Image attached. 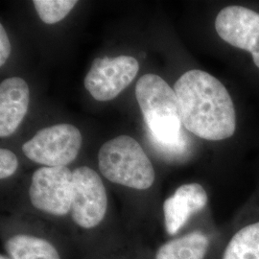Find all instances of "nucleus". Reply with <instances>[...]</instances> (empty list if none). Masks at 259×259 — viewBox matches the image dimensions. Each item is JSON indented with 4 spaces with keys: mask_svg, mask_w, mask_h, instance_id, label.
<instances>
[{
    "mask_svg": "<svg viewBox=\"0 0 259 259\" xmlns=\"http://www.w3.org/2000/svg\"><path fill=\"white\" fill-rule=\"evenodd\" d=\"M181 119L185 129L206 140L230 139L236 130L232 97L217 78L193 69L182 75L174 85Z\"/></svg>",
    "mask_w": 259,
    "mask_h": 259,
    "instance_id": "nucleus-1",
    "label": "nucleus"
},
{
    "mask_svg": "<svg viewBox=\"0 0 259 259\" xmlns=\"http://www.w3.org/2000/svg\"><path fill=\"white\" fill-rule=\"evenodd\" d=\"M136 97L151 140L176 144L185 139L176 93L161 77L143 75L136 85Z\"/></svg>",
    "mask_w": 259,
    "mask_h": 259,
    "instance_id": "nucleus-2",
    "label": "nucleus"
},
{
    "mask_svg": "<svg viewBox=\"0 0 259 259\" xmlns=\"http://www.w3.org/2000/svg\"><path fill=\"white\" fill-rule=\"evenodd\" d=\"M98 165L111 183L145 190L155 181V169L136 139L119 136L104 143L98 153Z\"/></svg>",
    "mask_w": 259,
    "mask_h": 259,
    "instance_id": "nucleus-3",
    "label": "nucleus"
},
{
    "mask_svg": "<svg viewBox=\"0 0 259 259\" xmlns=\"http://www.w3.org/2000/svg\"><path fill=\"white\" fill-rule=\"evenodd\" d=\"M81 147V132L70 124H58L39 130L22 145V152L41 165L66 166L78 156Z\"/></svg>",
    "mask_w": 259,
    "mask_h": 259,
    "instance_id": "nucleus-4",
    "label": "nucleus"
},
{
    "mask_svg": "<svg viewBox=\"0 0 259 259\" xmlns=\"http://www.w3.org/2000/svg\"><path fill=\"white\" fill-rule=\"evenodd\" d=\"M32 204L41 211L63 216L70 211L73 173L66 166L40 167L32 176L29 189Z\"/></svg>",
    "mask_w": 259,
    "mask_h": 259,
    "instance_id": "nucleus-5",
    "label": "nucleus"
},
{
    "mask_svg": "<svg viewBox=\"0 0 259 259\" xmlns=\"http://www.w3.org/2000/svg\"><path fill=\"white\" fill-rule=\"evenodd\" d=\"M139 70L138 60L131 56L97 58L84 78V87L95 100L110 101L134 81Z\"/></svg>",
    "mask_w": 259,
    "mask_h": 259,
    "instance_id": "nucleus-6",
    "label": "nucleus"
},
{
    "mask_svg": "<svg viewBox=\"0 0 259 259\" xmlns=\"http://www.w3.org/2000/svg\"><path fill=\"white\" fill-rule=\"evenodd\" d=\"M72 173V219L81 228L93 229L106 215L108 197L105 186L101 178L90 167H78Z\"/></svg>",
    "mask_w": 259,
    "mask_h": 259,
    "instance_id": "nucleus-7",
    "label": "nucleus"
},
{
    "mask_svg": "<svg viewBox=\"0 0 259 259\" xmlns=\"http://www.w3.org/2000/svg\"><path fill=\"white\" fill-rule=\"evenodd\" d=\"M219 37L231 45L250 52L259 68V14L253 10L232 5L221 10L215 19Z\"/></svg>",
    "mask_w": 259,
    "mask_h": 259,
    "instance_id": "nucleus-8",
    "label": "nucleus"
},
{
    "mask_svg": "<svg viewBox=\"0 0 259 259\" xmlns=\"http://www.w3.org/2000/svg\"><path fill=\"white\" fill-rule=\"evenodd\" d=\"M30 92L27 83L12 77L0 83V137L7 138L18 129L27 113Z\"/></svg>",
    "mask_w": 259,
    "mask_h": 259,
    "instance_id": "nucleus-9",
    "label": "nucleus"
},
{
    "mask_svg": "<svg viewBox=\"0 0 259 259\" xmlns=\"http://www.w3.org/2000/svg\"><path fill=\"white\" fill-rule=\"evenodd\" d=\"M207 203V194L199 184L180 186L174 195L163 204L164 223L168 234L174 235L187 222L189 217L202 210Z\"/></svg>",
    "mask_w": 259,
    "mask_h": 259,
    "instance_id": "nucleus-10",
    "label": "nucleus"
},
{
    "mask_svg": "<svg viewBox=\"0 0 259 259\" xmlns=\"http://www.w3.org/2000/svg\"><path fill=\"white\" fill-rule=\"evenodd\" d=\"M208 245L205 234L192 232L162 245L157 250L156 259H204Z\"/></svg>",
    "mask_w": 259,
    "mask_h": 259,
    "instance_id": "nucleus-11",
    "label": "nucleus"
},
{
    "mask_svg": "<svg viewBox=\"0 0 259 259\" xmlns=\"http://www.w3.org/2000/svg\"><path fill=\"white\" fill-rule=\"evenodd\" d=\"M5 248L14 259H60L54 246L48 241L29 236L16 235L6 242Z\"/></svg>",
    "mask_w": 259,
    "mask_h": 259,
    "instance_id": "nucleus-12",
    "label": "nucleus"
},
{
    "mask_svg": "<svg viewBox=\"0 0 259 259\" xmlns=\"http://www.w3.org/2000/svg\"><path fill=\"white\" fill-rule=\"evenodd\" d=\"M223 259H259V222L242 228L232 236Z\"/></svg>",
    "mask_w": 259,
    "mask_h": 259,
    "instance_id": "nucleus-13",
    "label": "nucleus"
},
{
    "mask_svg": "<svg viewBox=\"0 0 259 259\" xmlns=\"http://www.w3.org/2000/svg\"><path fill=\"white\" fill-rule=\"evenodd\" d=\"M34 6L40 19L47 24H54L65 19L73 9L75 0H35Z\"/></svg>",
    "mask_w": 259,
    "mask_h": 259,
    "instance_id": "nucleus-14",
    "label": "nucleus"
},
{
    "mask_svg": "<svg viewBox=\"0 0 259 259\" xmlns=\"http://www.w3.org/2000/svg\"><path fill=\"white\" fill-rule=\"evenodd\" d=\"M18 157L8 149H0V178L1 180L12 176L18 169Z\"/></svg>",
    "mask_w": 259,
    "mask_h": 259,
    "instance_id": "nucleus-15",
    "label": "nucleus"
},
{
    "mask_svg": "<svg viewBox=\"0 0 259 259\" xmlns=\"http://www.w3.org/2000/svg\"><path fill=\"white\" fill-rule=\"evenodd\" d=\"M11 54V44H10L9 37L3 27L2 24H0V65H4L6 61Z\"/></svg>",
    "mask_w": 259,
    "mask_h": 259,
    "instance_id": "nucleus-16",
    "label": "nucleus"
},
{
    "mask_svg": "<svg viewBox=\"0 0 259 259\" xmlns=\"http://www.w3.org/2000/svg\"><path fill=\"white\" fill-rule=\"evenodd\" d=\"M0 259H9V258H7V257H5V256H3V255H1V256H0Z\"/></svg>",
    "mask_w": 259,
    "mask_h": 259,
    "instance_id": "nucleus-17",
    "label": "nucleus"
}]
</instances>
